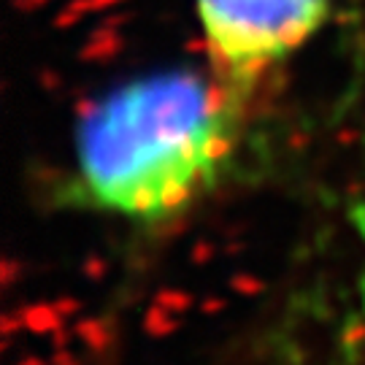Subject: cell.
Wrapping results in <instances>:
<instances>
[{
  "label": "cell",
  "instance_id": "obj_1",
  "mask_svg": "<svg viewBox=\"0 0 365 365\" xmlns=\"http://www.w3.org/2000/svg\"><path fill=\"white\" fill-rule=\"evenodd\" d=\"M244 106L211 71H152L87 106L73 130L71 200L155 225L182 214L233 157Z\"/></svg>",
  "mask_w": 365,
  "mask_h": 365
},
{
  "label": "cell",
  "instance_id": "obj_2",
  "mask_svg": "<svg viewBox=\"0 0 365 365\" xmlns=\"http://www.w3.org/2000/svg\"><path fill=\"white\" fill-rule=\"evenodd\" d=\"M209 71L247 108L279 66L325 25L333 0H195Z\"/></svg>",
  "mask_w": 365,
  "mask_h": 365
},
{
  "label": "cell",
  "instance_id": "obj_3",
  "mask_svg": "<svg viewBox=\"0 0 365 365\" xmlns=\"http://www.w3.org/2000/svg\"><path fill=\"white\" fill-rule=\"evenodd\" d=\"M354 225H357V233L363 238V247H365V197L357 203L354 209ZM346 339L357 341L365 346V260L363 268L357 274V284H354V298H352V317H349V325H346Z\"/></svg>",
  "mask_w": 365,
  "mask_h": 365
}]
</instances>
